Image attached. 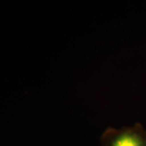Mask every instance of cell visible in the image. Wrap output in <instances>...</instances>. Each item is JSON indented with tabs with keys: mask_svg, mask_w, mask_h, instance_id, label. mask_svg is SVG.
<instances>
[{
	"mask_svg": "<svg viewBox=\"0 0 146 146\" xmlns=\"http://www.w3.org/2000/svg\"><path fill=\"white\" fill-rule=\"evenodd\" d=\"M100 146H146V128L140 123L108 127L100 137Z\"/></svg>",
	"mask_w": 146,
	"mask_h": 146,
	"instance_id": "cell-1",
	"label": "cell"
}]
</instances>
